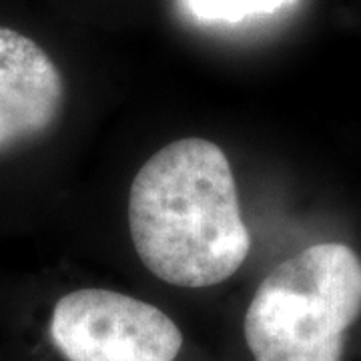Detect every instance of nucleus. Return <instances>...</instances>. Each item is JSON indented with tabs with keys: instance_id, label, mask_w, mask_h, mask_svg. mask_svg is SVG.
I'll use <instances>...</instances> for the list:
<instances>
[{
	"instance_id": "1",
	"label": "nucleus",
	"mask_w": 361,
	"mask_h": 361,
	"mask_svg": "<svg viewBox=\"0 0 361 361\" xmlns=\"http://www.w3.org/2000/svg\"><path fill=\"white\" fill-rule=\"evenodd\" d=\"M129 229L142 265L177 287L223 283L251 251L229 159L199 137L142 165L130 185Z\"/></svg>"
},
{
	"instance_id": "2",
	"label": "nucleus",
	"mask_w": 361,
	"mask_h": 361,
	"mask_svg": "<svg viewBox=\"0 0 361 361\" xmlns=\"http://www.w3.org/2000/svg\"><path fill=\"white\" fill-rule=\"evenodd\" d=\"M360 315L361 257L343 243H319L261 281L243 329L255 361H341Z\"/></svg>"
},
{
	"instance_id": "3",
	"label": "nucleus",
	"mask_w": 361,
	"mask_h": 361,
	"mask_svg": "<svg viewBox=\"0 0 361 361\" xmlns=\"http://www.w3.org/2000/svg\"><path fill=\"white\" fill-rule=\"evenodd\" d=\"M51 337L66 361H175L183 345L180 329L167 313L109 289L61 297Z\"/></svg>"
},
{
	"instance_id": "4",
	"label": "nucleus",
	"mask_w": 361,
	"mask_h": 361,
	"mask_svg": "<svg viewBox=\"0 0 361 361\" xmlns=\"http://www.w3.org/2000/svg\"><path fill=\"white\" fill-rule=\"evenodd\" d=\"M65 85L39 44L0 26V155L42 137L61 115Z\"/></svg>"
},
{
	"instance_id": "5",
	"label": "nucleus",
	"mask_w": 361,
	"mask_h": 361,
	"mask_svg": "<svg viewBox=\"0 0 361 361\" xmlns=\"http://www.w3.org/2000/svg\"><path fill=\"white\" fill-rule=\"evenodd\" d=\"M293 0H187L189 11L199 20L239 23L253 14H271Z\"/></svg>"
}]
</instances>
